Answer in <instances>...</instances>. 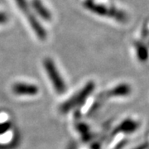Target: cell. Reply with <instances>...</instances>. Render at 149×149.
<instances>
[{
	"label": "cell",
	"instance_id": "cell-5",
	"mask_svg": "<svg viewBox=\"0 0 149 149\" xmlns=\"http://www.w3.org/2000/svg\"><path fill=\"white\" fill-rule=\"evenodd\" d=\"M27 21L29 22L30 26L32 28V30L36 33V35L40 40H45L47 38V32L45 31L44 27L42 26V24L39 22L35 15L32 13L31 15L27 17Z\"/></svg>",
	"mask_w": 149,
	"mask_h": 149
},
{
	"label": "cell",
	"instance_id": "cell-6",
	"mask_svg": "<svg viewBox=\"0 0 149 149\" xmlns=\"http://www.w3.org/2000/svg\"><path fill=\"white\" fill-rule=\"evenodd\" d=\"M139 126V124L136 121L132 120V119H126V120L123 121L117 128H115L114 133H133L138 129Z\"/></svg>",
	"mask_w": 149,
	"mask_h": 149
},
{
	"label": "cell",
	"instance_id": "cell-12",
	"mask_svg": "<svg viewBox=\"0 0 149 149\" xmlns=\"http://www.w3.org/2000/svg\"><path fill=\"white\" fill-rule=\"evenodd\" d=\"M78 130H79V132H80L81 133H83V134H85V133H88V127L84 124V123H80L79 125H78Z\"/></svg>",
	"mask_w": 149,
	"mask_h": 149
},
{
	"label": "cell",
	"instance_id": "cell-14",
	"mask_svg": "<svg viewBox=\"0 0 149 149\" xmlns=\"http://www.w3.org/2000/svg\"><path fill=\"white\" fill-rule=\"evenodd\" d=\"M148 148V143H143L142 144V145H140L139 147H137L136 148L134 149H147Z\"/></svg>",
	"mask_w": 149,
	"mask_h": 149
},
{
	"label": "cell",
	"instance_id": "cell-10",
	"mask_svg": "<svg viewBox=\"0 0 149 149\" xmlns=\"http://www.w3.org/2000/svg\"><path fill=\"white\" fill-rule=\"evenodd\" d=\"M17 3V5L18 6V8L21 9L22 13H24L26 14V16H29L32 13H30V8L27 3V0H15Z\"/></svg>",
	"mask_w": 149,
	"mask_h": 149
},
{
	"label": "cell",
	"instance_id": "cell-11",
	"mask_svg": "<svg viewBox=\"0 0 149 149\" xmlns=\"http://www.w3.org/2000/svg\"><path fill=\"white\" fill-rule=\"evenodd\" d=\"M11 127V123L9 122L4 123H1L0 124V134L5 133L6 131H8Z\"/></svg>",
	"mask_w": 149,
	"mask_h": 149
},
{
	"label": "cell",
	"instance_id": "cell-8",
	"mask_svg": "<svg viewBox=\"0 0 149 149\" xmlns=\"http://www.w3.org/2000/svg\"><path fill=\"white\" fill-rule=\"evenodd\" d=\"M32 6L37 13V14H39L44 20H47V21L51 20L52 18L51 13L43 5L41 0H32Z\"/></svg>",
	"mask_w": 149,
	"mask_h": 149
},
{
	"label": "cell",
	"instance_id": "cell-1",
	"mask_svg": "<svg viewBox=\"0 0 149 149\" xmlns=\"http://www.w3.org/2000/svg\"><path fill=\"white\" fill-rule=\"evenodd\" d=\"M95 87V82H93V81L89 82L77 94H75L73 97L70 98L68 100L63 103L60 107V111L63 113H65L70 111L74 107L81 104L94 91Z\"/></svg>",
	"mask_w": 149,
	"mask_h": 149
},
{
	"label": "cell",
	"instance_id": "cell-2",
	"mask_svg": "<svg viewBox=\"0 0 149 149\" xmlns=\"http://www.w3.org/2000/svg\"><path fill=\"white\" fill-rule=\"evenodd\" d=\"M44 68L47 73L49 79L51 80L52 85L54 86L56 91L58 94H62L65 91V81L61 76L56 66L54 64V61L50 58L44 60Z\"/></svg>",
	"mask_w": 149,
	"mask_h": 149
},
{
	"label": "cell",
	"instance_id": "cell-7",
	"mask_svg": "<svg viewBox=\"0 0 149 149\" xmlns=\"http://www.w3.org/2000/svg\"><path fill=\"white\" fill-rule=\"evenodd\" d=\"M131 93V87L128 84H120L115 86L112 90L107 92L108 97H119V96H126Z\"/></svg>",
	"mask_w": 149,
	"mask_h": 149
},
{
	"label": "cell",
	"instance_id": "cell-9",
	"mask_svg": "<svg viewBox=\"0 0 149 149\" xmlns=\"http://www.w3.org/2000/svg\"><path fill=\"white\" fill-rule=\"evenodd\" d=\"M137 37L141 39L149 48V18L144 20Z\"/></svg>",
	"mask_w": 149,
	"mask_h": 149
},
{
	"label": "cell",
	"instance_id": "cell-13",
	"mask_svg": "<svg viewBox=\"0 0 149 149\" xmlns=\"http://www.w3.org/2000/svg\"><path fill=\"white\" fill-rule=\"evenodd\" d=\"M6 20H7V16H6V14H4L3 13H0V24L5 22Z\"/></svg>",
	"mask_w": 149,
	"mask_h": 149
},
{
	"label": "cell",
	"instance_id": "cell-4",
	"mask_svg": "<svg viewBox=\"0 0 149 149\" xmlns=\"http://www.w3.org/2000/svg\"><path fill=\"white\" fill-rule=\"evenodd\" d=\"M13 92L18 95H35L38 93V88L34 85L17 83L13 85Z\"/></svg>",
	"mask_w": 149,
	"mask_h": 149
},
{
	"label": "cell",
	"instance_id": "cell-3",
	"mask_svg": "<svg viewBox=\"0 0 149 149\" xmlns=\"http://www.w3.org/2000/svg\"><path fill=\"white\" fill-rule=\"evenodd\" d=\"M133 46L136 56H137V58L139 59L141 62L148 61L149 59L148 47L138 37L133 39Z\"/></svg>",
	"mask_w": 149,
	"mask_h": 149
}]
</instances>
